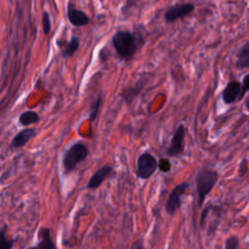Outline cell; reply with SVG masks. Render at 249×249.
<instances>
[{"label":"cell","mask_w":249,"mask_h":249,"mask_svg":"<svg viewBox=\"0 0 249 249\" xmlns=\"http://www.w3.org/2000/svg\"><path fill=\"white\" fill-rule=\"evenodd\" d=\"M224 249H239V239L235 235H231L225 240Z\"/></svg>","instance_id":"obj_18"},{"label":"cell","mask_w":249,"mask_h":249,"mask_svg":"<svg viewBox=\"0 0 249 249\" xmlns=\"http://www.w3.org/2000/svg\"><path fill=\"white\" fill-rule=\"evenodd\" d=\"M143 86H144V84H142L140 81H138L137 83H135V84L129 86L128 88H126L125 89H124V91L120 95L127 104H130L131 101L134 99V97L142 89Z\"/></svg>","instance_id":"obj_14"},{"label":"cell","mask_w":249,"mask_h":249,"mask_svg":"<svg viewBox=\"0 0 249 249\" xmlns=\"http://www.w3.org/2000/svg\"><path fill=\"white\" fill-rule=\"evenodd\" d=\"M185 135H186V128L183 124H179L174 131L170 145L166 151L167 155L170 157H178L184 151L185 145Z\"/></svg>","instance_id":"obj_7"},{"label":"cell","mask_w":249,"mask_h":249,"mask_svg":"<svg viewBox=\"0 0 249 249\" xmlns=\"http://www.w3.org/2000/svg\"><path fill=\"white\" fill-rule=\"evenodd\" d=\"M89 156V148L83 142H76L65 152L62 160L65 173L71 172L78 163L84 161Z\"/></svg>","instance_id":"obj_3"},{"label":"cell","mask_w":249,"mask_h":249,"mask_svg":"<svg viewBox=\"0 0 249 249\" xmlns=\"http://www.w3.org/2000/svg\"><path fill=\"white\" fill-rule=\"evenodd\" d=\"M28 249H37V248H36V247H35V246H33V247H29V248H28Z\"/></svg>","instance_id":"obj_24"},{"label":"cell","mask_w":249,"mask_h":249,"mask_svg":"<svg viewBox=\"0 0 249 249\" xmlns=\"http://www.w3.org/2000/svg\"><path fill=\"white\" fill-rule=\"evenodd\" d=\"M66 16L69 20V22L74 25V26H85L89 24L90 18L89 17L83 12L82 10L76 9L73 7L71 2L67 3V8H66Z\"/></svg>","instance_id":"obj_8"},{"label":"cell","mask_w":249,"mask_h":249,"mask_svg":"<svg viewBox=\"0 0 249 249\" xmlns=\"http://www.w3.org/2000/svg\"><path fill=\"white\" fill-rule=\"evenodd\" d=\"M190 184L183 182L178 184L170 193L167 201L165 203V212L169 216H173L181 206V197L185 192L189 189Z\"/></svg>","instance_id":"obj_5"},{"label":"cell","mask_w":249,"mask_h":249,"mask_svg":"<svg viewBox=\"0 0 249 249\" xmlns=\"http://www.w3.org/2000/svg\"><path fill=\"white\" fill-rule=\"evenodd\" d=\"M79 46H80V40L78 37L76 36H72L71 37V40L67 43L66 47L64 48V50L62 51V56L64 58H67V57H70L72 56L79 49Z\"/></svg>","instance_id":"obj_15"},{"label":"cell","mask_w":249,"mask_h":249,"mask_svg":"<svg viewBox=\"0 0 249 249\" xmlns=\"http://www.w3.org/2000/svg\"><path fill=\"white\" fill-rule=\"evenodd\" d=\"M130 249H144V243H143L142 238H139V239L135 240V241L132 243Z\"/></svg>","instance_id":"obj_23"},{"label":"cell","mask_w":249,"mask_h":249,"mask_svg":"<svg viewBox=\"0 0 249 249\" xmlns=\"http://www.w3.org/2000/svg\"><path fill=\"white\" fill-rule=\"evenodd\" d=\"M19 122L23 125H29L39 122V117L34 111H26L22 113L19 117Z\"/></svg>","instance_id":"obj_16"},{"label":"cell","mask_w":249,"mask_h":249,"mask_svg":"<svg viewBox=\"0 0 249 249\" xmlns=\"http://www.w3.org/2000/svg\"><path fill=\"white\" fill-rule=\"evenodd\" d=\"M113 173V167L111 165H104L97 169L90 177L87 188L88 189H97L111 174Z\"/></svg>","instance_id":"obj_9"},{"label":"cell","mask_w":249,"mask_h":249,"mask_svg":"<svg viewBox=\"0 0 249 249\" xmlns=\"http://www.w3.org/2000/svg\"><path fill=\"white\" fill-rule=\"evenodd\" d=\"M158 168L163 172V173H167L170 171L171 169V163L170 161L165 159V158H161L159 161H158Z\"/></svg>","instance_id":"obj_20"},{"label":"cell","mask_w":249,"mask_h":249,"mask_svg":"<svg viewBox=\"0 0 249 249\" xmlns=\"http://www.w3.org/2000/svg\"><path fill=\"white\" fill-rule=\"evenodd\" d=\"M13 240L7 238L5 231H0V249H11L13 247Z\"/></svg>","instance_id":"obj_19"},{"label":"cell","mask_w":249,"mask_h":249,"mask_svg":"<svg viewBox=\"0 0 249 249\" xmlns=\"http://www.w3.org/2000/svg\"><path fill=\"white\" fill-rule=\"evenodd\" d=\"M195 5L193 3H177L175 5L170 6L165 14L164 19L166 22H173L177 19L184 18L188 17L195 10Z\"/></svg>","instance_id":"obj_6"},{"label":"cell","mask_w":249,"mask_h":249,"mask_svg":"<svg viewBox=\"0 0 249 249\" xmlns=\"http://www.w3.org/2000/svg\"><path fill=\"white\" fill-rule=\"evenodd\" d=\"M100 104H101V95H99L97 97V99L93 102V104H92V106L90 108V112H89V122L95 121L97 113H98V110H99V107H100Z\"/></svg>","instance_id":"obj_17"},{"label":"cell","mask_w":249,"mask_h":249,"mask_svg":"<svg viewBox=\"0 0 249 249\" xmlns=\"http://www.w3.org/2000/svg\"><path fill=\"white\" fill-rule=\"evenodd\" d=\"M112 44L119 56L128 61L134 57L143 44V39L141 35L127 29H119L112 37Z\"/></svg>","instance_id":"obj_1"},{"label":"cell","mask_w":249,"mask_h":249,"mask_svg":"<svg viewBox=\"0 0 249 249\" xmlns=\"http://www.w3.org/2000/svg\"><path fill=\"white\" fill-rule=\"evenodd\" d=\"M239 93H240V83L238 81L229 82L222 93L223 102L227 105H230L235 102L239 97Z\"/></svg>","instance_id":"obj_10"},{"label":"cell","mask_w":249,"mask_h":249,"mask_svg":"<svg viewBox=\"0 0 249 249\" xmlns=\"http://www.w3.org/2000/svg\"><path fill=\"white\" fill-rule=\"evenodd\" d=\"M158 161L150 153H143L137 159L136 174L140 179H149L157 170Z\"/></svg>","instance_id":"obj_4"},{"label":"cell","mask_w":249,"mask_h":249,"mask_svg":"<svg viewBox=\"0 0 249 249\" xmlns=\"http://www.w3.org/2000/svg\"><path fill=\"white\" fill-rule=\"evenodd\" d=\"M236 67L238 69H245L249 66V42L246 41L239 49L236 54Z\"/></svg>","instance_id":"obj_13"},{"label":"cell","mask_w":249,"mask_h":249,"mask_svg":"<svg viewBox=\"0 0 249 249\" xmlns=\"http://www.w3.org/2000/svg\"><path fill=\"white\" fill-rule=\"evenodd\" d=\"M36 132L34 128H26L19 131L13 139L12 147L13 148H21L23 147L30 139L35 136Z\"/></svg>","instance_id":"obj_11"},{"label":"cell","mask_w":249,"mask_h":249,"mask_svg":"<svg viewBox=\"0 0 249 249\" xmlns=\"http://www.w3.org/2000/svg\"><path fill=\"white\" fill-rule=\"evenodd\" d=\"M248 77H249V75L246 74V75L243 77V79H242V83L240 84V93H239V97H238L237 100H241V99L244 97L245 93L248 91V85H247Z\"/></svg>","instance_id":"obj_22"},{"label":"cell","mask_w":249,"mask_h":249,"mask_svg":"<svg viewBox=\"0 0 249 249\" xmlns=\"http://www.w3.org/2000/svg\"><path fill=\"white\" fill-rule=\"evenodd\" d=\"M42 22H43V30L46 35H48L51 31V19H50V15L48 12L43 13V18H42Z\"/></svg>","instance_id":"obj_21"},{"label":"cell","mask_w":249,"mask_h":249,"mask_svg":"<svg viewBox=\"0 0 249 249\" xmlns=\"http://www.w3.org/2000/svg\"><path fill=\"white\" fill-rule=\"evenodd\" d=\"M39 241L35 246L37 249H54V244L51 236V231L49 228H41L39 232Z\"/></svg>","instance_id":"obj_12"},{"label":"cell","mask_w":249,"mask_h":249,"mask_svg":"<svg viewBox=\"0 0 249 249\" xmlns=\"http://www.w3.org/2000/svg\"><path fill=\"white\" fill-rule=\"evenodd\" d=\"M219 179V173L217 170L211 167L200 168L196 175V187L198 196V205L201 207L205 197L212 191Z\"/></svg>","instance_id":"obj_2"}]
</instances>
